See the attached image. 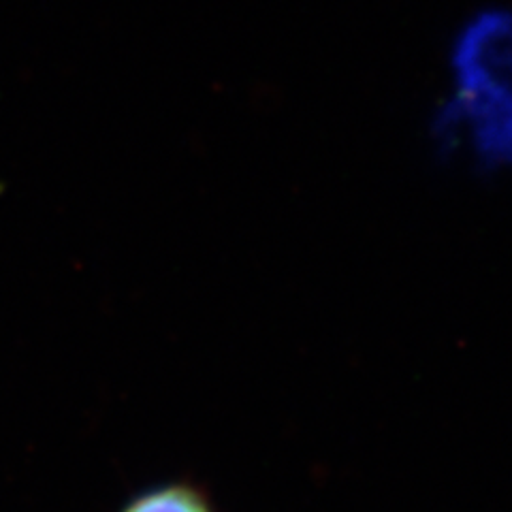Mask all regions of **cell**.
<instances>
[{"label": "cell", "instance_id": "obj_2", "mask_svg": "<svg viewBox=\"0 0 512 512\" xmlns=\"http://www.w3.org/2000/svg\"><path fill=\"white\" fill-rule=\"evenodd\" d=\"M118 512H218L212 495L188 478L152 485L128 498Z\"/></svg>", "mask_w": 512, "mask_h": 512}, {"label": "cell", "instance_id": "obj_1", "mask_svg": "<svg viewBox=\"0 0 512 512\" xmlns=\"http://www.w3.org/2000/svg\"><path fill=\"white\" fill-rule=\"evenodd\" d=\"M427 135L446 160L512 175V0H478L448 26Z\"/></svg>", "mask_w": 512, "mask_h": 512}]
</instances>
